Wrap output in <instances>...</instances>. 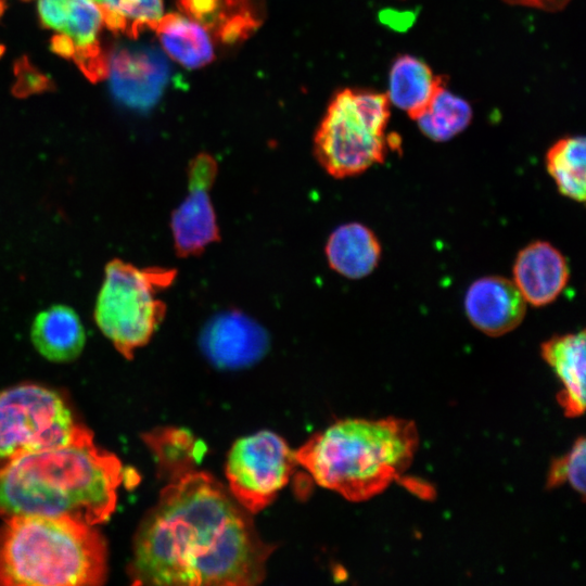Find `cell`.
I'll use <instances>...</instances> for the list:
<instances>
[{"label":"cell","mask_w":586,"mask_h":586,"mask_svg":"<svg viewBox=\"0 0 586 586\" xmlns=\"http://www.w3.org/2000/svg\"><path fill=\"white\" fill-rule=\"evenodd\" d=\"M252 515L212 474L186 471L143 518L129 577L137 585L259 584L275 546L262 539Z\"/></svg>","instance_id":"1"},{"label":"cell","mask_w":586,"mask_h":586,"mask_svg":"<svg viewBox=\"0 0 586 586\" xmlns=\"http://www.w3.org/2000/svg\"><path fill=\"white\" fill-rule=\"evenodd\" d=\"M122 481L120 461L95 446L87 429L65 446L0 468V515L69 518L94 526L114 512Z\"/></svg>","instance_id":"2"},{"label":"cell","mask_w":586,"mask_h":586,"mask_svg":"<svg viewBox=\"0 0 586 586\" xmlns=\"http://www.w3.org/2000/svg\"><path fill=\"white\" fill-rule=\"evenodd\" d=\"M419 444L410 420L345 419L294 450L315 482L359 502L385 491L411 464Z\"/></svg>","instance_id":"3"},{"label":"cell","mask_w":586,"mask_h":586,"mask_svg":"<svg viewBox=\"0 0 586 586\" xmlns=\"http://www.w3.org/2000/svg\"><path fill=\"white\" fill-rule=\"evenodd\" d=\"M107 549L94 526L69 518L17 514L0 526V585H100Z\"/></svg>","instance_id":"4"},{"label":"cell","mask_w":586,"mask_h":586,"mask_svg":"<svg viewBox=\"0 0 586 586\" xmlns=\"http://www.w3.org/2000/svg\"><path fill=\"white\" fill-rule=\"evenodd\" d=\"M390 105L386 93L343 89L334 95L314 140L317 161L330 176L362 174L399 148L398 136L386 133Z\"/></svg>","instance_id":"5"},{"label":"cell","mask_w":586,"mask_h":586,"mask_svg":"<svg viewBox=\"0 0 586 586\" xmlns=\"http://www.w3.org/2000/svg\"><path fill=\"white\" fill-rule=\"evenodd\" d=\"M97 297L94 320L102 333L127 359L144 346L165 318L166 305L157 294L173 284L177 270L138 268L111 260Z\"/></svg>","instance_id":"6"},{"label":"cell","mask_w":586,"mask_h":586,"mask_svg":"<svg viewBox=\"0 0 586 586\" xmlns=\"http://www.w3.org/2000/svg\"><path fill=\"white\" fill-rule=\"evenodd\" d=\"M87 429L53 390L26 383L0 392V459L65 446Z\"/></svg>","instance_id":"7"},{"label":"cell","mask_w":586,"mask_h":586,"mask_svg":"<svg viewBox=\"0 0 586 586\" xmlns=\"http://www.w3.org/2000/svg\"><path fill=\"white\" fill-rule=\"evenodd\" d=\"M296 464L294 450L281 436L259 431L232 445L226 462L228 489L251 514L258 513L288 484Z\"/></svg>","instance_id":"8"},{"label":"cell","mask_w":586,"mask_h":586,"mask_svg":"<svg viewBox=\"0 0 586 586\" xmlns=\"http://www.w3.org/2000/svg\"><path fill=\"white\" fill-rule=\"evenodd\" d=\"M41 23L56 33L52 49L72 58L91 79L105 74L100 50L102 13L93 0H37Z\"/></svg>","instance_id":"9"},{"label":"cell","mask_w":586,"mask_h":586,"mask_svg":"<svg viewBox=\"0 0 586 586\" xmlns=\"http://www.w3.org/2000/svg\"><path fill=\"white\" fill-rule=\"evenodd\" d=\"M217 171V162L208 153H199L188 164V193L170 216L175 251L181 258L201 255L220 240L211 199Z\"/></svg>","instance_id":"10"},{"label":"cell","mask_w":586,"mask_h":586,"mask_svg":"<svg viewBox=\"0 0 586 586\" xmlns=\"http://www.w3.org/2000/svg\"><path fill=\"white\" fill-rule=\"evenodd\" d=\"M110 90L123 105L148 110L161 98L169 67L163 53L151 47H124L109 58Z\"/></svg>","instance_id":"11"},{"label":"cell","mask_w":586,"mask_h":586,"mask_svg":"<svg viewBox=\"0 0 586 586\" xmlns=\"http://www.w3.org/2000/svg\"><path fill=\"white\" fill-rule=\"evenodd\" d=\"M201 348L222 369L244 368L262 359L269 346L268 334L254 319L238 310L220 313L204 327Z\"/></svg>","instance_id":"12"},{"label":"cell","mask_w":586,"mask_h":586,"mask_svg":"<svg viewBox=\"0 0 586 586\" xmlns=\"http://www.w3.org/2000/svg\"><path fill=\"white\" fill-rule=\"evenodd\" d=\"M464 310L470 322L481 332L500 336L522 322L526 302L513 281L500 276H486L468 288Z\"/></svg>","instance_id":"13"},{"label":"cell","mask_w":586,"mask_h":586,"mask_svg":"<svg viewBox=\"0 0 586 586\" xmlns=\"http://www.w3.org/2000/svg\"><path fill=\"white\" fill-rule=\"evenodd\" d=\"M512 271L513 283L524 301L536 307L553 302L570 277L563 254L545 241H535L522 249Z\"/></svg>","instance_id":"14"},{"label":"cell","mask_w":586,"mask_h":586,"mask_svg":"<svg viewBox=\"0 0 586 586\" xmlns=\"http://www.w3.org/2000/svg\"><path fill=\"white\" fill-rule=\"evenodd\" d=\"M178 7L224 43L246 39L264 20L262 0H178Z\"/></svg>","instance_id":"15"},{"label":"cell","mask_w":586,"mask_h":586,"mask_svg":"<svg viewBox=\"0 0 586 586\" xmlns=\"http://www.w3.org/2000/svg\"><path fill=\"white\" fill-rule=\"evenodd\" d=\"M585 331L555 335L542 344V356L560 380L558 402L564 413L575 418L586 406Z\"/></svg>","instance_id":"16"},{"label":"cell","mask_w":586,"mask_h":586,"mask_svg":"<svg viewBox=\"0 0 586 586\" xmlns=\"http://www.w3.org/2000/svg\"><path fill=\"white\" fill-rule=\"evenodd\" d=\"M30 337L36 349L54 362L76 359L86 342L79 316L66 305H53L40 311L33 321Z\"/></svg>","instance_id":"17"},{"label":"cell","mask_w":586,"mask_h":586,"mask_svg":"<svg viewBox=\"0 0 586 586\" xmlns=\"http://www.w3.org/2000/svg\"><path fill=\"white\" fill-rule=\"evenodd\" d=\"M381 253L382 247L375 234L359 222L339 226L326 244L329 266L348 279L370 275L378 266Z\"/></svg>","instance_id":"18"},{"label":"cell","mask_w":586,"mask_h":586,"mask_svg":"<svg viewBox=\"0 0 586 586\" xmlns=\"http://www.w3.org/2000/svg\"><path fill=\"white\" fill-rule=\"evenodd\" d=\"M445 87L443 76L435 75L422 60L408 54L395 59L388 76L390 103L418 118Z\"/></svg>","instance_id":"19"},{"label":"cell","mask_w":586,"mask_h":586,"mask_svg":"<svg viewBox=\"0 0 586 586\" xmlns=\"http://www.w3.org/2000/svg\"><path fill=\"white\" fill-rule=\"evenodd\" d=\"M163 50L187 68H199L214 59L208 31L199 23L179 13L164 14L155 28Z\"/></svg>","instance_id":"20"},{"label":"cell","mask_w":586,"mask_h":586,"mask_svg":"<svg viewBox=\"0 0 586 586\" xmlns=\"http://www.w3.org/2000/svg\"><path fill=\"white\" fill-rule=\"evenodd\" d=\"M583 136L564 137L546 154V167L559 192L583 203L586 195V150Z\"/></svg>","instance_id":"21"},{"label":"cell","mask_w":586,"mask_h":586,"mask_svg":"<svg viewBox=\"0 0 586 586\" xmlns=\"http://www.w3.org/2000/svg\"><path fill=\"white\" fill-rule=\"evenodd\" d=\"M472 115L471 105L444 87L415 120L424 136L435 142H445L462 132Z\"/></svg>","instance_id":"22"},{"label":"cell","mask_w":586,"mask_h":586,"mask_svg":"<svg viewBox=\"0 0 586 586\" xmlns=\"http://www.w3.org/2000/svg\"><path fill=\"white\" fill-rule=\"evenodd\" d=\"M103 23L115 33L136 38L142 30L156 28L164 15L163 0H93Z\"/></svg>","instance_id":"23"},{"label":"cell","mask_w":586,"mask_h":586,"mask_svg":"<svg viewBox=\"0 0 586 586\" xmlns=\"http://www.w3.org/2000/svg\"><path fill=\"white\" fill-rule=\"evenodd\" d=\"M145 441L157 456L158 463L165 473L174 479L188 470L198 457L194 438L184 430L163 429L150 433Z\"/></svg>","instance_id":"24"},{"label":"cell","mask_w":586,"mask_h":586,"mask_svg":"<svg viewBox=\"0 0 586 586\" xmlns=\"http://www.w3.org/2000/svg\"><path fill=\"white\" fill-rule=\"evenodd\" d=\"M586 443L578 437L568 454L556 458L548 472L547 487L553 488L568 482L572 488L585 497Z\"/></svg>","instance_id":"25"},{"label":"cell","mask_w":586,"mask_h":586,"mask_svg":"<svg viewBox=\"0 0 586 586\" xmlns=\"http://www.w3.org/2000/svg\"><path fill=\"white\" fill-rule=\"evenodd\" d=\"M511 5H521L537 9L546 12H558L563 10L571 0H502Z\"/></svg>","instance_id":"26"},{"label":"cell","mask_w":586,"mask_h":586,"mask_svg":"<svg viewBox=\"0 0 586 586\" xmlns=\"http://www.w3.org/2000/svg\"><path fill=\"white\" fill-rule=\"evenodd\" d=\"M3 12V2L0 0V15L2 14Z\"/></svg>","instance_id":"27"}]
</instances>
